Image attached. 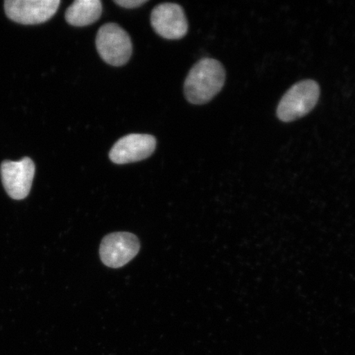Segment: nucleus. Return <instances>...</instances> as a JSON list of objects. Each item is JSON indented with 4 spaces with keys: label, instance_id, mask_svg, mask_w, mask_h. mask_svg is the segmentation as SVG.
<instances>
[{
    "label": "nucleus",
    "instance_id": "obj_1",
    "mask_svg": "<svg viewBox=\"0 0 355 355\" xmlns=\"http://www.w3.org/2000/svg\"><path fill=\"white\" fill-rule=\"evenodd\" d=\"M225 70L220 62L205 58L195 64L184 82V95L193 105L211 101L224 87Z\"/></svg>",
    "mask_w": 355,
    "mask_h": 355
},
{
    "label": "nucleus",
    "instance_id": "obj_2",
    "mask_svg": "<svg viewBox=\"0 0 355 355\" xmlns=\"http://www.w3.org/2000/svg\"><path fill=\"white\" fill-rule=\"evenodd\" d=\"M320 97V87L313 80L295 84L283 96L277 114L279 121L290 123L303 118L312 111Z\"/></svg>",
    "mask_w": 355,
    "mask_h": 355
},
{
    "label": "nucleus",
    "instance_id": "obj_3",
    "mask_svg": "<svg viewBox=\"0 0 355 355\" xmlns=\"http://www.w3.org/2000/svg\"><path fill=\"white\" fill-rule=\"evenodd\" d=\"M96 46L101 59L110 65L121 67L130 60L132 52L131 38L118 24L102 26L96 35Z\"/></svg>",
    "mask_w": 355,
    "mask_h": 355
},
{
    "label": "nucleus",
    "instance_id": "obj_4",
    "mask_svg": "<svg viewBox=\"0 0 355 355\" xmlns=\"http://www.w3.org/2000/svg\"><path fill=\"white\" fill-rule=\"evenodd\" d=\"M140 250L136 235L128 232L108 234L102 241L100 256L102 263L111 268H119L135 259Z\"/></svg>",
    "mask_w": 355,
    "mask_h": 355
},
{
    "label": "nucleus",
    "instance_id": "obj_5",
    "mask_svg": "<svg viewBox=\"0 0 355 355\" xmlns=\"http://www.w3.org/2000/svg\"><path fill=\"white\" fill-rule=\"evenodd\" d=\"M60 4V0H8L4 3V10L11 20L32 25L51 19Z\"/></svg>",
    "mask_w": 355,
    "mask_h": 355
},
{
    "label": "nucleus",
    "instance_id": "obj_6",
    "mask_svg": "<svg viewBox=\"0 0 355 355\" xmlns=\"http://www.w3.org/2000/svg\"><path fill=\"white\" fill-rule=\"evenodd\" d=\"M150 24L155 33L167 40L183 38L189 29L183 8L173 3H164L155 6L150 13Z\"/></svg>",
    "mask_w": 355,
    "mask_h": 355
},
{
    "label": "nucleus",
    "instance_id": "obj_7",
    "mask_svg": "<svg viewBox=\"0 0 355 355\" xmlns=\"http://www.w3.org/2000/svg\"><path fill=\"white\" fill-rule=\"evenodd\" d=\"M35 164L29 157L19 162L6 161L1 165L4 189L10 196L21 200L28 196L35 175Z\"/></svg>",
    "mask_w": 355,
    "mask_h": 355
},
{
    "label": "nucleus",
    "instance_id": "obj_8",
    "mask_svg": "<svg viewBox=\"0 0 355 355\" xmlns=\"http://www.w3.org/2000/svg\"><path fill=\"white\" fill-rule=\"evenodd\" d=\"M157 148V139L149 135L132 133L119 139L110 150V161L118 165L144 161Z\"/></svg>",
    "mask_w": 355,
    "mask_h": 355
},
{
    "label": "nucleus",
    "instance_id": "obj_9",
    "mask_svg": "<svg viewBox=\"0 0 355 355\" xmlns=\"http://www.w3.org/2000/svg\"><path fill=\"white\" fill-rule=\"evenodd\" d=\"M102 13L100 0H77L65 12V19L74 26H86L94 24Z\"/></svg>",
    "mask_w": 355,
    "mask_h": 355
},
{
    "label": "nucleus",
    "instance_id": "obj_10",
    "mask_svg": "<svg viewBox=\"0 0 355 355\" xmlns=\"http://www.w3.org/2000/svg\"><path fill=\"white\" fill-rule=\"evenodd\" d=\"M148 0H114V3L117 6L125 8H139L143 4L148 3Z\"/></svg>",
    "mask_w": 355,
    "mask_h": 355
}]
</instances>
